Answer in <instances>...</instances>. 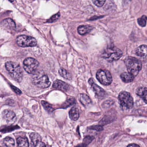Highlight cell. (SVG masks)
Segmentation results:
<instances>
[{
    "mask_svg": "<svg viewBox=\"0 0 147 147\" xmlns=\"http://www.w3.org/2000/svg\"><path fill=\"white\" fill-rule=\"evenodd\" d=\"M5 67L10 76L16 81L20 82L22 80L23 71L18 64L9 61L6 63Z\"/></svg>",
    "mask_w": 147,
    "mask_h": 147,
    "instance_id": "6da1fadb",
    "label": "cell"
},
{
    "mask_svg": "<svg viewBox=\"0 0 147 147\" xmlns=\"http://www.w3.org/2000/svg\"><path fill=\"white\" fill-rule=\"evenodd\" d=\"M125 63L129 73L134 76L139 74L142 68V64L139 59L133 57H129L125 60Z\"/></svg>",
    "mask_w": 147,
    "mask_h": 147,
    "instance_id": "7a4b0ae2",
    "label": "cell"
},
{
    "mask_svg": "<svg viewBox=\"0 0 147 147\" xmlns=\"http://www.w3.org/2000/svg\"><path fill=\"white\" fill-rule=\"evenodd\" d=\"M123 55V53L120 49L116 47H111L105 49L102 54V57L110 62L117 61Z\"/></svg>",
    "mask_w": 147,
    "mask_h": 147,
    "instance_id": "3957f363",
    "label": "cell"
},
{
    "mask_svg": "<svg viewBox=\"0 0 147 147\" xmlns=\"http://www.w3.org/2000/svg\"><path fill=\"white\" fill-rule=\"evenodd\" d=\"M33 82L37 87L43 89L49 87L51 84L47 75L42 73L35 74L33 77Z\"/></svg>",
    "mask_w": 147,
    "mask_h": 147,
    "instance_id": "277c9868",
    "label": "cell"
},
{
    "mask_svg": "<svg viewBox=\"0 0 147 147\" xmlns=\"http://www.w3.org/2000/svg\"><path fill=\"white\" fill-rule=\"evenodd\" d=\"M121 106L123 109H129L133 106V99L130 93L126 91H123L118 96Z\"/></svg>",
    "mask_w": 147,
    "mask_h": 147,
    "instance_id": "5b68a950",
    "label": "cell"
},
{
    "mask_svg": "<svg viewBox=\"0 0 147 147\" xmlns=\"http://www.w3.org/2000/svg\"><path fill=\"white\" fill-rule=\"evenodd\" d=\"M17 45L22 47H33L37 45V41L35 38L26 35H20L16 39Z\"/></svg>",
    "mask_w": 147,
    "mask_h": 147,
    "instance_id": "8992f818",
    "label": "cell"
},
{
    "mask_svg": "<svg viewBox=\"0 0 147 147\" xmlns=\"http://www.w3.org/2000/svg\"><path fill=\"white\" fill-rule=\"evenodd\" d=\"M96 78L101 84L104 85H110L113 81L111 74L106 70H99L96 73Z\"/></svg>",
    "mask_w": 147,
    "mask_h": 147,
    "instance_id": "52a82bcc",
    "label": "cell"
},
{
    "mask_svg": "<svg viewBox=\"0 0 147 147\" xmlns=\"http://www.w3.org/2000/svg\"><path fill=\"white\" fill-rule=\"evenodd\" d=\"M39 65V62L33 58H27L23 61V67L28 73H35Z\"/></svg>",
    "mask_w": 147,
    "mask_h": 147,
    "instance_id": "ba28073f",
    "label": "cell"
},
{
    "mask_svg": "<svg viewBox=\"0 0 147 147\" xmlns=\"http://www.w3.org/2000/svg\"><path fill=\"white\" fill-rule=\"evenodd\" d=\"M31 147H49L41 141V137L39 134L33 133L30 134Z\"/></svg>",
    "mask_w": 147,
    "mask_h": 147,
    "instance_id": "9c48e42d",
    "label": "cell"
},
{
    "mask_svg": "<svg viewBox=\"0 0 147 147\" xmlns=\"http://www.w3.org/2000/svg\"><path fill=\"white\" fill-rule=\"evenodd\" d=\"M94 79L91 78L89 80V84L90 85L92 90L96 95L99 97H103L105 95V92L103 89L101 88L95 83Z\"/></svg>",
    "mask_w": 147,
    "mask_h": 147,
    "instance_id": "30bf717a",
    "label": "cell"
},
{
    "mask_svg": "<svg viewBox=\"0 0 147 147\" xmlns=\"http://www.w3.org/2000/svg\"><path fill=\"white\" fill-rule=\"evenodd\" d=\"M3 117L8 123H13L16 119L15 114L12 111L5 110L3 112Z\"/></svg>",
    "mask_w": 147,
    "mask_h": 147,
    "instance_id": "8fae6325",
    "label": "cell"
},
{
    "mask_svg": "<svg viewBox=\"0 0 147 147\" xmlns=\"http://www.w3.org/2000/svg\"><path fill=\"white\" fill-rule=\"evenodd\" d=\"M53 87L63 91H67L70 89V86L67 83L59 80H57L54 82Z\"/></svg>",
    "mask_w": 147,
    "mask_h": 147,
    "instance_id": "7c38bea8",
    "label": "cell"
},
{
    "mask_svg": "<svg viewBox=\"0 0 147 147\" xmlns=\"http://www.w3.org/2000/svg\"><path fill=\"white\" fill-rule=\"evenodd\" d=\"M147 53V46L146 45L140 46L135 51L136 55L141 57H146Z\"/></svg>",
    "mask_w": 147,
    "mask_h": 147,
    "instance_id": "4fadbf2b",
    "label": "cell"
},
{
    "mask_svg": "<svg viewBox=\"0 0 147 147\" xmlns=\"http://www.w3.org/2000/svg\"><path fill=\"white\" fill-rule=\"evenodd\" d=\"M136 93L139 96L141 97L147 103V89L146 87H140L136 90Z\"/></svg>",
    "mask_w": 147,
    "mask_h": 147,
    "instance_id": "5bb4252c",
    "label": "cell"
},
{
    "mask_svg": "<svg viewBox=\"0 0 147 147\" xmlns=\"http://www.w3.org/2000/svg\"><path fill=\"white\" fill-rule=\"evenodd\" d=\"M92 29V27L91 26L83 25L78 28V32L80 35H85L89 33Z\"/></svg>",
    "mask_w": 147,
    "mask_h": 147,
    "instance_id": "9a60e30c",
    "label": "cell"
},
{
    "mask_svg": "<svg viewBox=\"0 0 147 147\" xmlns=\"http://www.w3.org/2000/svg\"><path fill=\"white\" fill-rule=\"evenodd\" d=\"M79 97L80 102L84 106H87L91 103V99L85 93L80 94L79 96Z\"/></svg>",
    "mask_w": 147,
    "mask_h": 147,
    "instance_id": "2e32d148",
    "label": "cell"
},
{
    "mask_svg": "<svg viewBox=\"0 0 147 147\" xmlns=\"http://www.w3.org/2000/svg\"><path fill=\"white\" fill-rule=\"evenodd\" d=\"M121 78L123 81L126 83L132 82L134 79V76L129 72H124L122 74Z\"/></svg>",
    "mask_w": 147,
    "mask_h": 147,
    "instance_id": "e0dca14e",
    "label": "cell"
},
{
    "mask_svg": "<svg viewBox=\"0 0 147 147\" xmlns=\"http://www.w3.org/2000/svg\"><path fill=\"white\" fill-rule=\"evenodd\" d=\"M69 116L72 121H76L79 118V113L78 109L77 108H72L69 111Z\"/></svg>",
    "mask_w": 147,
    "mask_h": 147,
    "instance_id": "ac0fdd59",
    "label": "cell"
},
{
    "mask_svg": "<svg viewBox=\"0 0 147 147\" xmlns=\"http://www.w3.org/2000/svg\"><path fill=\"white\" fill-rule=\"evenodd\" d=\"M2 24L4 26L9 28V29H14L16 27L15 23L12 19L7 18L5 19L3 21Z\"/></svg>",
    "mask_w": 147,
    "mask_h": 147,
    "instance_id": "d6986e66",
    "label": "cell"
},
{
    "mask_svg": "<svg viewBox=\"0 0 147 147\" xmlns=\"http://www.w3.org/2000/svg\"><path fill=\"white\" fill-rule=\"evenodd\" d=\"M17 147H29V143L26 137H20L17 139Z\"/></svg>",
    "mask_w": 147,
    "mask_h": 147,
    "instance_id": "ffe728a7",
    "label": "cell"
},
{
    "mask_svg": "<svg viewBox=\"0 0 147 147\" xmlns=\"http://www.w3.org/2000/svg\"><path fill=\"white\" fill-rule=\"evenodd\" d=\"M59 73L62 77L64 78L69 80L71 79V75L69 71H67L65 69L63 68H61L59 70Z\"/></svg>",
    "mask_w": 147,
    "mask_h": 147,
    "instance_id": "44dd1931",
    "label": "cell"
},
{
    "mask_svg": "<svg viewBox=\"0 0 147 147\" xmlns=\"http://www.w3.org/2000/svg\"><path fill=\"white\" fill-rule=\"evenodd\" d=\"M3 143L6 147H14V141L11 137H7L3 140Z\"/></svg>",
    "mask_w": 147,
    "mask_h": 147,
    "instance_id": "7402d4cb",
    "label": "cell"
},
{
    "mask_svg": "<svg viewBox=\"0 0 147 147\" xmlns=\"http://www.w3.org/2000/svg\"><path fill=\"white\" fill-rule=\"evenodd\" d=\"M75 102H76L75 98L73 97L70 98L66 100L62 106L64 109H66L67 107H70L71 105L75 104Z\"/></svg>",
    "mask_w": 147,
    "mask_h": 147,
    "instance_id": "603a6c76",
    "label": "cell"
},
{
    "mask_svg": "<svg viewBox=\"0 0 147 147\" xmlns=\"http://www.w3.org/2000/svg\"><path fill=\"white\" fill-rule=\"evenodd\" d=\"M41 104L43 106L45 109L49 112H52L53 111V108L51 105L45 101H42L41 102Z\"/></svg>",
    "mask_w": 147,
    "mask_h": 147,
    "instance_id": "cb8c5ba5",
    "label": "cell"
},
{
    "mask_svg": "<svg viewBox=\"0 0 147 147\" xmlns=\"http://www.w3.org/2000/svg\"><path fill=\"white\" fill-rule=\"evenodd\" d=\"M147 17L146 15H143L141 18L138 19V22L140 26L142 27L146 26V25Z\"/></svg>",
    "mask_w": 147,
    "mask_h": 147,
    "instance_id": "d4e9b609",
    "label": "cell"
},
{
    "mask_svg": "<svg viewBox=\"0 0 147 147\" xmlns=\"http://www.w3.org/2000/svg\"><path fill=\"white\" fill-rule=\"evenodd\" d=\"M106 0H93V2L96 6L102 7L106 2Z\"/></svg>",
    "mask_w": 147,
    "mask_h": 147,
    "instance_id": "484cf974",
    "label": "cell"
},
{
    "mask_svg": "<svg viewBox=\"0 0 147 147\" xmlns=\"http://www.w3.org/2000/svg\"><path fill=\"white\" fill-rule=\"evenodd\" d=\"M60 16V13H58L53 16L50 19L47 21V22H49V23L54 22L59 19Z\"/></svg>",
    "mask_w": 147,
    "mask_h": 147,
    "instance_id": "4316f807",
    "label": "cell"
},
{
    "mask_svg": "<svg viewBox=\"0 0 147 147\" xmlns=\"http://www.w3.org/2000/svg\"><path fill=\"white\" fill-rule=\"evenodd\" d=\"M93 139H94L93 137H91V136H86V137L84 139L83 141V144H85V145H86V146H87L88 144H89L92 141Z\"/></svg>",
    "mask_w": 147,
    "mask_h": 147,
    "instance_id": "83f0119b",
    "label": "cell"
},
{
    "mask_svg": "<svg viewBox=\"0 0 147 147\" xmlns=\"http://www.w3.org/2000/svg\"><path fill=\"white\" fill-rule=\"evenodd\" d=\"M91 129L93 130H96L98 131H101L103 129V127L100 125H96V126H92L90 127Z\"/></svg>",
    "mask_w": 147,
    "mask_h": 147,
    "instance_id": "f1b7e54d",
    "label": "cell"
},
{
    "mask_svg": "<svg viewBox=\"0 0 147 147\" xmlns=\"http://www.w3.org/2000/svg\"><path fill=\"white\" fill-rule=\"evenodd\" d=\"M113 102L114 101L113 100H108L104 102V103L103 104V106L104 107H110L113 104Z\"/></svg>",
    "mask_w": 147,
    "mask_h": 147,
    "instance_id": "f546056e",
    "label": "cell"
},
{
    "mask_svg": "<svg viewBox=\"0 0 147 147\" xmlns=\"http://www.w3.org/2000/svg\"><path fill=\"white\" fill-rule=\"evenodd\" d=\"M11 88H12V90H13L14 91V92H15L16 94L20 95V94L22 93L20 90L18 88H16V87H15V86H14L13 85H11Z\"/></svg>",
    "mask_w": 147,
    "mask_h": 147,
    "instance_id": "4dcf8cb0",
    "label": "cell"
},
{
    "mask_svg": "<svg viewBox=\"0 0 147 147\" xmlns=\"http://www.w3.org/2000/svg\"><path fill=\"white\" fill-rule=\"evenodd\" d=\"M127 147H140L139 145L135 144H131L128 145Z\"/></svg>",
    "mask_w": 147,
    "mask_h": 147,
    "instance_id": "1f68e13d",
    "label": "cell"
},
{
    "mask_svg": "<svg viewBox=\"0 0 147 147\" xmlns=\"http://www.w3.org/2000/svg\"><path fill=\"white\" fill-rule=\"evenodd\" d=\"M87 146L85 145L84 144H81V145H78V146H77V147H86Z\"/></svg>",
    "mask_w": 147,
    "mask_h": 147,
    "instance_id": "d6a6232c",
    "label": "cell"
},
{
    "mask_svg": "<svg viewBox=\"0 0 147 147\" xmlns=\"http://www.w3.org/2000/svg\"><path fill=\"white\" fill-rule=\"evenodd\" d=\"M9 1H10V2H13L14 0H8Z\"/></svg>",
    "mask_w": 147,
    "mask_h": 147,
    "instance_id": "836d02e7",
    "label": "cell"
},
{
    "mask_svg": "<svg viewBox=\"0 0 147 147\" xmlns=\"http://www.w3.org/2000/svg\"><path fill=\"white\" fill-rule=\"evenodd\" d=\"M0 147H1V146H0Z\"/></svg>",
    "mask_w": 147,
    "mask_h": 147,
    "instance_id": "e575fe53",
    "label": "cell"
}]
</instances>
